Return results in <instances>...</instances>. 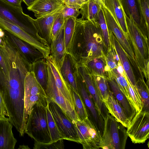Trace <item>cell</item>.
<instances>
[{"label": "cell", "instance_id": "1", "mask_svg": "<svg viewBox=\"0 0 149 149\" xmlns=\"http://www.w3.org/2000/svg\"><path fill=\"white\" fill-rule=\"evenodd\" d=\"M107 49L97 22L75 19L68 52L77 64L85 65L95 58L105 56Z\"/></svg>", "mask_w": 149, "mask_h": 149}, {"label": "cell", "instance_id": "2", "mask_svg": "<svg viewBox=\"0 0 149 149\" xmlns=\"http://www.w3.org/2000/svg\"><path fill=\"white\" fill-rule=\"evenodd\" d=\"M127 30V38L132 48L139 72L149 86V39L144 35L134 22L131 17L124 13Z\"/></svg>", "mask_w": 149, "mask_h": 149}, {"label": "cell", "instance_id": "3", "mask_svg": "<svg viewBox=\"0 0 149 149\" xmlns=\"http://www.w3.org/2000/svg\"><path fill=\"white\" fill-rule=\"evenodd\" d=\"M47 108L37 104L34 105L29 116L24 131L25 133L34 141L44 143L52 142L47 120Z\"/></svg>", "mask_w": 149, "mask_h": 149}, {"label": "cell", "instance_id": "4", "mask_svg": "<svg viewBox=\"0 0 149 149\" xmlns=\"http://www.w3.org/2000/svg\"><path fill=\"white\" fill-rule=\"evenodd\" d=\"M49 101L45 92L36 80L33 71H28L24 81V121L26 125L32 109L36 104L47 107Z\"/></svg>", "mask_w": 149, "mask_h": 149}, {"label": "cell", "instance_id": "5", "mask_svg": "<svg viewBox=\"0 0 149 149\" xmlns=\"http://www.w3.org/2000/svg\"><path fill=\"white\" fill-rule=\"evenodd\" d=\"M0 18L17 25L42 43L48 45L47 42L39 35L34 19L24 13L22 8L12 6L0 0Z\"/></svg>", "mask_w": 149, "mask_h": 149}, {"label": "cell", "instance_id": "6", "mask_svg": "<svg viewBox=\"0 0 149 149\" xmlns=\"http://www.w3.org/2000/svg\"><path fill=\"white\" fill-rule=\"evenodd\" d=\"M102 136L103 149H124L127 136L125 127L109 113L104 119Z\"/></svg>", "mask_w": 149, "mask_h": 149}, {"label": "cell", "instance_id": "7", "mask_svg": "<svg viewBox=\"0 0 149 149\" xmlns=\"http://www.w3.org/2000/svg\"><path fill=\"white\" fill-rule=\"evenodd\" d=\"M79 143L84 149H98L102 146V136L88 117L83 120L77 119L74 123Z\"/></svg>", "mask_w": 149, "mask_h": 149}, {"label": "cell", "instance_id": "8", "mask_svg": "<svg viewBox=\"0 0 149 149\" xmlns=\"http://www.w3.org/2000/svg\"><path fill=\"white\" fill-rule=\"evenodd\" d=\"M47 108L51 112L63 139L79 143L74 124L61 108L50 99L48 104Z\"/></svg>", "mask_w": 149, "mask_h": 149}, {"label": "cell", "instance_id": "9", "mask_svg": "<svg viewBox=\"0 0 149 149\" xmlns=\"http://www.w3.org/2000/svg\"><path fill=\"white\" fill-rule=\"evenodd\" d=\"M126 132L133 143H145L149 138V112L142 109L136 113L127 128Z\"/></svg>", "mask_w": 149, "mask_h": 149}, {"label": "cell", "instance_id": "10", "mask_svg": "<svg viewBox=\"0 0 149 149\" xmlns=\"http://www.w3.org/2000/svg\"><path fill=\"white\" fill-rule=\"evenodd\" d=\"M47 65L48 85L45 92L47 97L51 100L56 104L74 124L78 119L75 107L56 87L52 72L49 65L47 64Z\"/></svg>", "mask_w": 149, "mask_h": 149}, {"label": "cell", "instance_id": "11", "mask_svg": "<svg viewBox=\"0 0 149 149\" xmlns=\"http://www.w3.org/2000/svg\"><path fill=\"white\" fill-rule=\"evenodd\" d=\"M103 8L109 31L111 32L115 36L126 53L130 62L139 76L140 73L135 60L134 54L129 40L110 13L104 7Z\"/></svg>", "mask_w": 149, "mask_h": 149}, {"label": "cell", "instance_id": "12", "mask_svg": "<svg viewBox=\"0 0 149 149\" xmlns=\"http://www.w3.org/2000/svg\"><path fill=\"white\" fill-rule=\"evenodd\" d=\"M78 72L86 85L99 114L104 120L109 113L100 97L94 75L84 65H77Z\"/></svg>", "mask_w": 149, "mask_h": 149}, {"label": "cell", "instance_id": "13", "mask_svg": "<svg viewBox=\"0 0 149 149\" xmlns=\"http://www.w3.org/2000/svg\"><path fill=\"white\" fill-rule=\"evenodd\" d=\"M0 28L26 41L40 51L45 58L50 54V47L17 25L0 18Z\"/></svg>", "mask_w": 149, "mask_h": 149}, {"label": "cell", "instance_id": "14", "mask_svg": "<svg viewBox=\"0 0 149 149\" xmlns=\"http://www.w3.org/2000/svg\"><path fill=\"white\" fill-rule=\"evenodd\" d=\"M122 8L128 17H131L136 26L149 39V30L141 9V0H119Z\"/></svg>", "mask_w": 149, "mask_h": 149}, {"label": "cell", "instance_id": "15", "mask_svg": "<svg viewBox=\"0 0 149 149\" xmlns=\"http://www.w3.org/2000/svg\"><path fill=\"white\" fill-rule=\"evenodd\" d=\"M76 83L78 92L81 95L86 107L90 113L91 118L90 120L102 136L104 127V120L99 114L93 101L87 90L85 83L79 72L77 76Z\"/></svg>", "mask_w": 149, "mask_h": 149}, {"label": "cell", "instance_id": "16", "mask_svg": "<svg viewBox=\"0 0 149 149\" xmlns=\"http://www.w3.org/2000/svg\"><path fill=\"white\" fill-rule=\"evenodd\" d=\"M4 31L5 36L30 66L36 61L45 58L40 51L32 45L8 31Z\"/></svg>", "mask_w": 149, "mask_h": 149}, {"label": "cell", "instance_id": "17", "mask_svg": "<svg viewBox=\"0 0 149 149\" xmlns=\"http://www.w3.org/2000/svg\"><path fill=\"white\" fill-rule=\"evenodd\" d=\"M65 6L62 0H36L27 8L38 18L59 11Z\"/></svg>", "mask_w": 149, "mask_h": 149}, {"label": "cell", "instance_id": "18", "mask_svg": "<svg viewBox=\"0 0 149 149\" xmlns=\"http://www.w3.org/2000/svg\"><path fill=\"white\" fill-rule=\"evenodd\" d=\"M46 59L47 63L49 66L52 72L56 87L63 95L74 107L71 88L62 77L60 68L50 55Z\"/></svg>", "mask_w": 149, "mask_h": 149}, {"label": "cell", "instance_id": "19", "mask_svg": "<svg viewBox=\"0 0 149 149\" xmlns=\"http://www.w3.org/2000/svg\"><path fill=\"white\" fill-rule=\"evenodd\" d=\"M109 32L110 42L114 47L127 77L134 90L138 91L136 86V80L127 54L113 34Z\"/></svg>", "mask_w": 149, "mask_h": 149}, {"label": "cell", "instance_id": "20", "mask_svg": "<svg viewBox=\"0 0 149 149\" xmlns=\"http://www.w3.org/2000/svg\"><path fill=\"white\" fill-rule=\"evenodd\" d=\"M60 69L62 77L71 89L79 93L76 83L78 72L77 64L69 53H67Z\"/></svg>", "mask_w": 149, "mask_h": 149}, {"label": "cell", "instance_id": "21", "mask_svg": "<svg viewBox=\"0 0 149 149\" xmlns=\"http://www.w3.org/2000/svg\"><path fill=\"white\" fill-rule=\"evenodd\" d=\"M107 79L110 90L121 105L127 117L131 121L136 113L135 108L121 91L115 79L110 74Z\"/></svg>", "mask_w": 149, "mask_h": 149}, {"label": "cell", "instance_id": "22", "mask_svg": "<svg viewBox=\"0 0 149 149\" xmlns=\"http://www.w3.org/2000/svg\"><path fill=\"white\" fill-rule=\"evenodd\" d=\"M103 102L109 113L127 128L131 121L127 117L121 105L110 90L107 98Z\"/></svg>", "mask_w": 149, "mask_h": 149}, {"label": "cell", "instance_id": "23", "mask_svg": "<svg viewBox=\"0 0 149 149\" xmlns=\"http://www.w3.org/2000/svg\"><path fill=\"white\" fill-rule=\"evenodd\" d=\"M61 10L34 19V24L39 35L47 42L49 47L51 42L50 35L52 28L55 19Z\"/></svg>", "mask_w": 149, "mask_h": 149}, {"label": "cell", "instance_id": "24", "mask_svg": "<svg viewBox=\"0 0 149 149\" xmlns=\"http://www.w3.org/2000/svg\"><path fill=\"white\" fill-rule=\"evenodd\" d=\"M13 125L8 118H0V149H14L17 141L12 132Z\"/></svg>", "mask_w": 149, "mask_h": 149}, {"label": "cell", "instance_id": "25", "mask_svg": "<svg viewBox=\"0 0 149 149\" xmlns=\"http://www.w3.org/2000/svg\"><path fill=\"white\" fill-rule=\"evenodd\" d=\"M104 7L112 15L127 38V26L124 12L119 0H105Z\"/></svg>", "mask_w": 149, "mask_h": 149}, {"label": "cell", "instance_id": "26", "mask_svg": "<svg viewBox=\"0 0 149 149\" xmlns=\"http://www.w3.org/2000/svg\"><path fill=\"white\" fill-rule=\"evenodd\" d=\"M50 47V55L54 58L60 68L67 54L64 40V26L56 39L51 41Z\"/></svg>", "mask_w": 149, "mask_h": 149}, {"label": "cell", "instance_id": "27", "mask_svg": "<svg viewBox=\"0 0 149 149\" xmlns=\"http://www.w3.org/2000/svg\"><path fill=\"white\" fill-rule=\"evenodd\" d=\"M30 69V71L33 72L36 80L46 92L48 79L46 58H42L36 61L31 65Z\"/></svg>", "mask_w": 149, "mask_h": 149}, {"label": "cell", "instance_id": "28", "mask_svg": "<svg viewBox=\"0 0 149 149\" xmlns=\"http://www.w3.org/2000/svg\"><path fill=\"white\" fill-rule=\"evenodd\" d=\"M84 65L93 74L103 76L107 78L111 70L107 64L105 56L94 58Z\"/></svg>", "mask_w": 149, "mask_h": 149}, {"label": "cell", "instance_id": "29", "mask_svg": "<svg viewBox=\"0 0 149 149\" xmlns=\"http://www.w3.org/2000/svg\"><path fill=\"white\" fill-rule=\"evenodd\" d=\"M102 8L94 0H88L81 6L79 10L82 20L97 22L99 13Z\"/></svg>", "mask_w": 149, "mask_h": 149}, {"label": "cell", "instance_id": "30", "mask_svg": "<svg viewBox=\"0 0 149 149\" xmlns=\"http://www.w3.org/2000/svg\"><path fill=\"white\" fill-rule=\"evenodd\" d=\"M74 17H70L67 19L64 26V40L65 49L68 53L73 36L75 24V19Z\"/></svg>", "mask_w": 149, "mask_h": 149}, {"label": "cell", "instance_id": "31", "mask_svg": "<svg viewBox=\"0 0 149 149\" xmlns=\"http://www.w3.org/2000/svg\"><path fill=\"white\" fill-rule=\"evenodd\" d=\"M72 91L77 118L79 120H83L88 117L86 106L79 93H77L72 89Z\"/></svg>", "mask_w": 149, "mask_h": 149}, {"label": "cell", "instance_id": "32", "mask_svg": "<svg viewBox=\"0 0 149 149\" xmlns=\"http://www.w3.org/2000/svg\"><path fill=\"white\" fill-rule=\"evenodd\" d=\"M110 74L115 79L120 89L133 105L129 94L128 83L125 78V73L123 76L117 68H115L111 70Z\"/></svg>", "mask_w": 149, "mask_h": 149}, {"label": "cell", "instance_id": "33", "mask_svg": "<svg viewBox=\"0 0 149 149\" xmlns=\"http://www.w3.org/2000/svg\"><path fill=\"white\" fill-rule=\"evenodd\" d=\"M136 86L143 102V109L149 112V90L148 86L145 82L144 78L139 77L136 81Z\"/></svg>", "mask_w": 149, "mask_h": 149}, {"label": "cell", "instance_id": "34", "mask_svg": "<svg viewBox=\"0 0 149 149\" xmlns=\"http://www.w3.org/2000/svg\"><path fill=\"white\" fill-rule=\"evenodd\" d=\"M103 8L101 9L99 13L97 22L101 29L104 43L108 50L111 48V44L110 40L109 32L105 19Z\"/></svg>", "mask_w": 149, "mask_h": 149}, {"label": "cell", "instance_id": "35", "mask_svg": "<svg viewBox=\"0 0 149 149\" xmlns=\"http://www.w3.org/2000/svg\"><path fill=\"white\" fill-rule=\"evenodd\" d=\"M94 75L100 97L103 102L107 98L110 89L106 77Z\"/></svg>", "mask_w": 149, "mask_h": 149}, {"label": "cell", "instance_id": "36", "mask_svg": "<svg viewBox=\"0 0 149 149\" xmlns=\"http://www.w3.org/2000/svg\"><path fill=\"white\" fill-rule=\"evenodd\" d=\"M47 114L48 125L52 142L56 141L60 139H63L58 129L52 115L47 107Z\"/></svg>", "mask_w": 149, "mask_h": 149}, {"label": "cell", "instance_id": "37", "mask_svg": "<svg viewBox=\"0 0 149 149\" xmlns=\"http://www.w3.org/2000/svg\"><path fill=\"white\" fill-rule=\"evenodd\" d=\"M111 44V48L108 50L105 58L108 66L111 70L117 68L120 63L113 45Z\"/></svg>", "mask_w": 149, "mask_h": 149}, {"label": "cell", "instance_id": "38", "mask_svg": "<svg viewBox=\"0 0 149 149\" xmlns=\"http://www.w3.org/2000/svg\"><path fill=\"white\" fill-rule=\"evenodd\" d=\"M66 19L63 17L61 11L55 19L52 28L50 35L51 41L56 39L63 27Z\"/></svg>", "mask_w": 149, "mask_h": 149}, {"label": "cell", "instance_id": "39", "mask_svg": "<svg viewBox=\"0 0 149 149\" xmlns=\"http://www.w3.org/2000/svg\"><path fill=\"white\" fill-rule=\"evenodd\" d=\"M63 139H60L56 141L44 143L34 141V149H63L64 145Z\"/></svg>", "mask_w": 149, "mask_h": 149}, {"label": "cell", "instance_id": "40", "mask_svg": "<svg viewBox=\"0 0 149 149\" xmlns=\"http://www.w3.org/2000/svg\"><path fill=\"white\" fill-rule=\"evenodd\" d=\"M79 9L65 6L61 9V13L63 17L66 19L70 17L77 18L80 15Z\"/></svg>", "mask_w": 149, "mask_h": 149}, {"label": "cell", "instance_id": "41", "mask_svg": "<svg viewBox=\"0 0 149 149\" xmlns=\"http://www.w3.org/2000/svg\"><path fill=\"white\" fill-rule=\"evenodd\" d=\"M141 4L144 18L149 28V0H141Z\"/></svg>", "mask_w": 149, "mask_h": 149}, {"label": "cell", "instance_id": "42", "mask_svg": "<svg viewBox=\"0 0 149 149\" xmlns=\"http://www.w3.org/2000/svg\"><path fill=\"white\" fill-rule=\"evenodd\" d=\"M63 1L66 6L79 9L83 4L79 0H64Z\"/></svg>", "mask_w": 149, "mask_h": 149}, {"label": "cell", "instance_id": "43", "mask_svg": "<svg viewBox=\"0 0 149 149\" xmlns=\"http://www.w3.org/2000/svg\"><path fill=\"white\" fill-rule=\"evenodd\" d=\"M5 116H7L5 105L0 92V118H5Z\"/></svg>", "mask_w": 149, "mask_h": 149}, {"label": "cell", "instance_id": "44", "mask_svg": "<svg viewBox=\"0 0 149 149\" xmlns=\"http://www.w3.org/2000/svg\"><path fill=\"white\" fill-rule=\"evenodd\" d=\"M12 6L22 8L21 3L23 2L22 0H2Z\"/></svg>", "mask_w": 149, "mask_h": 149}, {"label": "cell", "instance_id": "45", "mask_svg": "<svg viewBox=\"0 0 149 149\" xmlns=\"http://www.w3.org/2000/svg\"><path fill=\"white\" fill-rule=\"evenodd\" d=\"M36 0H22L28 7L30 6Z\"/></svg>", "mask_w": 149, "mask_h": 149}, {"label": "cell", "instance_id": "46", "mask_svg": "<svg viewBox=\"0 0 149 149\" xmlns=\"http://www.w3.org/2000/svg\"><path fill=\"white\" fill-rule=\"evenodd\" d=\"M102 8L104 7L105 0H94Z\"/></svg>", "mask_w": 149, "mask_h": 149}, {"label": "cell", "instance_id": "47", "mask_svg": "<svg viewBox=\"0 0 149 149\" xmlns=\"http://www.w3.org/2000/svg\"><path fill=\"white\" fill-rule=\"evenodd\" d=\"M5 35L4 31L0 28V38L3 37Z\"/></svg>", "mask_w": 149, "mask_h": 149}, {"label": "cell", "instance_id": "48", "mask_svg": "<svg viewBox=\"0 0 149 149\" xmlns=\"http://www.w3.org/2000/svg\"><path fill=\"white\" fill-rule=\"evenodd\" d=\"M18 149H30V148L28 146L22 145L20 146L18 148Z\"/></svg>", "mask_w": 149, "mask_h": 149}, {"label": "cell", "instance_id": "49", "mask_svg": "<svg viewBox=\"0 0 149 149\" xmlns=\"http://www.w3.org/2000/svg\"><path fill=\"white\" fill-rule=\"evenodd\" d=\"M81 1L83 4L86 3L88 0H79Z\"/></svg>", "mask_w": 149, "mask_h": 149}, {"label": "cell", "instance_id": "50", "mask_svg": "<svg viewBox=\"0 0 149 149\" xmlns=\"http://www.w3.org/2000/svg\"><path fill=\"white\" fill-rule=\"evenodd\" d=\"M1 38H0V45H1Z\"/></svg>", "mask_w": 149, "mask_h": 149}, {"label": "cell", "instance_id": "51", "mask_svg": "<svg viewBox=\"0 0 149 149\" xmlns=\"http://www.w3.org/2000/svg\"><path fill=\"white\" fill-rule=\"evenodd\" d=\"M63 0V1H64V0ZM63 2H64V1H63Z\"/></svg>", "mask_w": 149, "mask_h": 149}]
</instances>
